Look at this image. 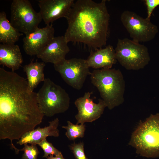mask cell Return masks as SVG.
I'll return each instance as SVG.
<instances>
[{"mask_svg": "<svg viewBox=\"0 0 159 159\" xmlns=\"http://www.w3.org/2000/svg\"><path fill=\"white\" fill-rule=\"evenodd\" d=\"M37 93L29 89L27 81L14 71L0 68V130L21 136L42 122Z\"/></svg>", "mask_w": 159, "mask_h": 159, "instance_id": "obj_1", "label": "cell"}, {"mask_svg": "<svg viewBox=\"0 0 159 159\" xmlns=\"http://www.w3.org/2000/svg\"><path fill=\"white\" fill-rule=\"evenodd\" d=\"M106 2L74 1L65 18L68 26L64 36L68 42L82 43L95 50L106 45L110 19Z\"/></svg>", "mask_w": 159, "mask_h": 159, "instance_id": "obj_2", "label": "cell"}, {"mask_svg": "<svg viewBox=\"0 0 159 159\" xmlns=\"http://www.w3.org/2000/svg\"><path fill=\"white\" fill-rule=\"evenodd\" d=\"M90 75L92 83L97 87L102 99L109 110L123 102L125 82L119 69H96Z\"/></svg>", "mask_w": 159, "mask_h": 159, "instance_id": "obj_3", "label": "cell"}, {"mask_svg": "<svg viewBox=\"0 0 159 159\" xmlns=\"http://www.w3.org/2000/svg\"><path fill=\"white\" fill-rule=\"evenodd\" d=\"M129 144L142 156H159V114L151 115L140 123L132 133Z\"/></svg>", "mask_w": 159, "mask_h": 159, "instance_id": "obj_4", "label": "cell"}, {"mask_svg": "<svg viewBox=\"0 0 159 159\" xmlns=\"http://www.w3.org/2000/svg\"><path fill=\"white\" fill-rule=\"evenodd\" d=\"M43 82L37 94L39 107L44 116L51 117L67 111L70 103L68 94L49 78Z\"/></svg>", "mask_w": 159, "mask_h": 159, "instance_id": "obj_5", "label": "cell"}, {"mask_svg": "<svg viewBox=\"0 0 159 159\" xmlns=\"http://www.w3.org/2000/svg\"><path fill=\"white\" fill-rule=\"evenodd\" d=\"M115 50L117 60L127 70L143 69L150 60L147 47L127 38L118 39Z\"/></svg>", "mask_w": 159, "mask_h": 159, "instance_id": "obj_6", "label": "cell"}, {"mask_svg": "<svg viewBox=\"0 0 159 159\" xmlns=\"http://www.w3.org/2000/svg\"><path fill=\"white\" fill-rule=\"evenodd\" d=\"M10 22L18 32L25 34L38 28L42 19L28 0H13L11 5Z\"/></svg>", "mask_w": 159, "mask_h": 159, "instance_id": "obj_7", "label": "cell"}, {"mask_svg": "<svg viewBox=\"0 0 159 159\" xmlns=\"http://www.w3.org/2000/svg\"><path fill=\"white\" fill-rule=\"evenodd\" d=\"M120 19L132 40L136 42L150 41L158 32V26L151 22L150 19L143 18L133 11H124Z\"/></svg>", "mask_w": 159, "mask_h": 159, "instance_id": "obj_8", "label": "cell"}, {"mask_svg": "<svg viewBox=\"0 0 159 159\" xmlns=\"http://www.w3.org/2000/svg\"><path fill=\"white\" fill-rule=\"evenodd\" d=\"M54 67L67 84L77 90L82 88L87 77L91 73L86 60L81 58L65 59Z\"/></svg>", "mask_w": 159, "mask_h": 159, "instance_id": "obj_9", "label": "cell"}, {"mask_svg": "<svg viewBox=\"0 0 159 159\" xmlns=\"http://www.w3.org/2000/svg\"><path fill=\"white\" fill-rule=\"evenodd\" d=\"M92 94V92H85L83 96L78 98L75 101L74 104L78 111L75 116L76 124L92 122L97 120L107 107L102 99H99L97 103L94 102L91 98Z\"/></svg>", "mask_w": 159, "mask_h": 159, "instance_id": "obj_10", "label": "cell"}, {"mask_svg": "<svg viewBox=\"0 0 159 159\" xmlns=\"http://www.w3.org/2000/svg\"><path fill=\"white\" fill-rule=\"evenodd\" d=\"M54 33L51 24L25 34L23 39L25 52L30 56H37L53 39Z\"/></svg>", "mask_w": 159, "mask_h": 159, "instance_id": "obj_11", "label": "cell"}, {"mask_svg": "<svg viewBox=\"0 0 159 159\" xmlns=\"http://www.w3.org/2000/svg\"><path fill=\"white\" fill-rule=\"evenodd\" d=\"M75 1L39 0L38 4L42 19L46 25L57 19L66 18Z\"/></svg>", "mask_w": 159, "mask_h": 159, "instance_id": "obj_12", "label": "cell"}, {"mask_svg": "<svg viewBox=\"0 0 159 159\" xmlns=\"http://www.w3.org/2000/svg\"><path fill=\"white\" fill-rule=\"evenodd\" d=\"M64 36L54 37L36 56L45 63L58 64L65 59L70 51Z\"/></svg>", "mask_w": 159, "mask_h": 159, "instance_id": "obj_13", "label": "cell"}, {"mask_svg": "<svg viewBox=\"0 0 159 159\" xmlns=\"http://www.w3.org/2000/svg\"><path fill=\"white\" fill-rule=\"evenodd\" d=\"M49 123V125L43 128L39 127L26 133L17 142V144L20 145L28 143L38 145L48 137H58L59 135L58 128L59 123L58 118H56Z\"/></svg>", "mask_w": 159, "mask_h": 159, "instance_id": "obj_14", "label": "cell"}, {"mask_svg": "<svg viewBox=\"0 0 159 159\" xmlns=\"http://www.w3.org/2000/svg\"><path fill=\"white\" fill-rule=\"evenodd\" d=\"M86 60L89 67L95 69H111L117 61L115 49L110 45L92 51Z\"/></svg>", "mask_w": 159, "mask_h": 159, "instance_id": "obj_15", "label": "cell"}, {"mask_svg": "<svg viewBox=\"0 0 159 159\" xmlns=\"http://www.w3.org/2000/svg\"><path fill=\"white\" fill-rule=\"evenodd\" d=\"M23 62V57L18 45L0 44V64L14 71L18 69Z\"/></svg>", "mask_w": 159, "mask_h": 159, "instance_id": "obj_16", "label": "cell"}, {"mask_svg": "<svg viewBox=\"0 0 159 159\" xmlns=\"http://www.w3.org/2000/svg\"><path fill=\"white\" fill-rule=\"evenodd\" d=\"M45 66L44 62H30L23 67V70L26 73L29 88L31 91H34L38 85L45 79L44 72Z\"/></svg>", "mask_w": 159, "mask_h": 159, "instance_id": "obj_17", "label": "cell"}, {"mask_svg": "<svg viewBox=\"0 0 159 159\" xmlns=\"http://www.w3.org/2000/svg\"><path fill=\"white\" fill-rule=\"evenodd\" d=\"M23 34L17 31L7 19L4 11L0 13V42L14 44Z\"/></svg>", "mask_w": 159, "mask_h": 159, "instance_id": "obj_18", "label": "cell"}, {"mask_svg": "<svg viewBox=\"0 0 159 159\" xmlns=\"http://www.w3.org/2000/svg\"><path fill=\"white\" fill-rule=\"evenodd\" d=\"M67 126L62 127L66 130L65 135L69 140L74 141L77 138L84 137L86 130L85 124H74L69 121H67Z\"/></svg>", "mask_w": 159, "mask_h": 159, "instance_id": "obj_19", "label": "cell"}, {"mask_svg": "<svg viewBox=\"0 0 159 159\" xmlns=\"http://www.w3.org/2000/svg\"><path fill=\"white\" fill-rule=\"evenodd\" d=\"M23 148L19 149V151H23L21 159H37V157L39 153L37 145L31 144L30 145L25 144Z\"/></svg>", "mask_w": 159, "mask_h": 159, "instance_id": "obj_20", "label": "cell"}, {"mask_svg": "<svg viewBox=\"0 0 159 159\" xmlns=\"http://www.w3.org/2000/svg\"><path fill=\"white\" fill-rule=\"evenodd\" d=\"M43 150L44 154L43 157L47 158L49 155H57L61 152L55 148L52 144L48 142L46 138L42 140L38 144Z\"/></svg>", "mask_w": 159, "mask_h": 159, "instance_id": "obj_21", "label": "cell"}, {"mask_svg": "<svg viewBox=\"0 0 159 159\" xmlns=\"http://www.w3.org/2000/svg\"><path fill=\"white\" fill-rule=\"evenodd\" d=\"M84 146L83 142L78 143L74 142L69 145V149L76 159H88L85 154Z\"/></svg>", "mask_w": 159, "mask_h": 159, "instance_id": "obj_22", "label": "cell"}, {"mask_svg": "<svg viewBox=\"0 0 159 159\" xmlns=\"http://www.w3.org/2000/svg\"><path fill=\"white\" fill-rule=\"evenodd\" d=\"M144 1L147 8V18L150 19L154 9L159 6V0H145Z\"/></svg>", "mask_w": 159, "mask_h": 159, "instance_id": "obj_23", "label": "cell"}, {"mask_svg": "<svg viewBox=\"0 0 159 159\" xmlns=\"http://www.w3.org/2000/svg\"><path fill=\"white\" fill-rule=\"evenodd\" d=\"M47 159H66L64 158L63 156L62 153H61L59 155L55 156H53V155H50L49 156Z\"/></svg>", "mask_w": 159, "mask_h": 159, "instance_id": "obj_24", "label": "cell"}]
</instances>
